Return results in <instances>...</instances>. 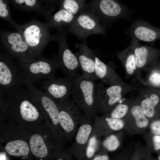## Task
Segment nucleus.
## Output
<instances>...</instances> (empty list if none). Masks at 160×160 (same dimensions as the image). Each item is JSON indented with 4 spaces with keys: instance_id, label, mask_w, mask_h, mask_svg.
I'll return each mask as SVG.
<instances>
[{
    "instance_id": "37",
    "label": "nucleus",
    "mask_w": 160,
    "mask_h": 160,
    "mask_svg": "<svg viewBox=\"0 0 160 160\" xmlns=\"http://www.w3.org/2000/svg\"><path fill=\"white\" fill-rule=\"evenodd\" d=\"M158 159L159 160H160V155L158 157Z\"/></svg>"
},
{
    "instance_id": "6",
    "label": "nucleus",
    "mask_w": 160,
    "mask_h": 160,
    "mask_svg": "<svg viewBox=\"0 0 160 160\" xmlns=\"http://www.w3.org/2000/svg\"><path fill=\"white\" fill-rule=\"evenodd\" d=\"M95 81L84 79L81 75L74 79L70 95L76 105L84 113L95 114L98 111Z\"/></svg>"
},
{
    "instance_id": "10",
    "label": "nucleus",
    "mask_w": 160,
    "mask_h": 160,
    "mask_svg": "<svg viewBox=\"0 0 160 160\" xmlns=\"http://www.w3.org/2000/svg\"><path fill=\"white\" fill-rule=\"evenodd\" d=\"M57 101L58 119L64 137L71 140L75 136L82 114L72 99Z\"/></svg>"
},
{
    "instance_id": "9",
    "label": "nucleus",
    "mask_w": 160,
    "mask_h": 160,
    "mask_svg": "<svg viewBox=\"0 0 160 160\" xmlns=\"http://www.w3.org/2000/svg\"><path fill=\"white\" fill-rule=\"evenodd\" d=\"M138 89L135 85H114L105 87L102 82L96 84L97 103L98 111H111L120 102L126 93Z\"/></svg>"
},
{
    "instance_id": "36",
    "label": "nucleus",
    "mask_w": 160,
    "mask_h": 160,
    "mask_svg": "<svg viewBox=\"0 0 160 160\" xmlns=\"http://www.w3.org/2000/svg\"><path fill=\"white\" fill-rule=\"evenodd\" d=\"M84 5L85 4V0H79Z\"/></svg>"
},
{
    "instance_id": "17",
    "label": "nucleus",
    "mask_w": 160,
    "mask_h": 160,
    "mask_svg": "<svg viewBox=\"0 0 160 160\" xmlns=\"http://www.w3.org/2000/svg\"><path fill=\"white\" fill-rule=\"evenodd\" d=\"M78 51L75 54L82 73L81 76L87 80L95 81L97 79L95 73V55L88 46L86 40L76 44Z\"/></svg>"
},
{
    "instance_id": "23",
    "label": "nucleus",
    "mask_w": 160,
    "mask_h": 160,
    "mask_svg": "<svg viewBox=\"0 0 160 160\" xmlns=\"http://www.w3.org/2000/svg\"><path fill=\"white\" fill-rule=\"evenodd\" d=\"M4 149L9 155L17 157L26 156L31 152L29 143L19 138L7 142Z\"/></svg>"
},
{
    "instance_id": "7",
    "label": "nucleus",
    "mask_w": 160,
    "mask_h": 160,
    "mask_svg": "<svg viewBox=\"0 0 160 160\" xmlns=\"http://www.w3.org/2000/svg\"><path fill=\"white\" fill-rule=\"evenodd\" d=\"M17 67L25 76L33 83H39L42 80L56 78L57 69L51 58L42 56L31 60H15Z\"/></svg>"
},
{
    "instance_id": "12",
    "label": "nucleus",
    "mask_w": 160,
    "mask_h": 160,
    "mask_svg": "<svg viewBox=\"0 0 160 160\" xmlns=\"http://www.w3.org/2000/svg\"><path fill=\"white\" fill-rule=\"evenodd\" d=\"M25 75L14 60L4 52H0V91L8 93L12 89L21 86Z\"/></svg>"
},
{
    "instance_id": "15",
    "label": "nucleus",
    "mask_w": 160,
    "mask_h": 160,
    "mask_svg": "<svg viewBox=\"0 0 160 160\" xmlns=\"http://www.w3.org/2000/svg\"><path fill=\"white\" fill-rule=\"evenodd\" d=\"M74 78L68 77L45 80L41 86L47 94L54 100H59L68 98L74 84Z\"/></svg>"
},
{
    "instance_id": "18",
    "label": "nucleus",
    "mask_w": 160,
    "mask_h": 160,
    "mask_svg": "<svg viewBox=\"0 0 160 160\" xmlns=\"http://www.w3.org/2000/svg\"><path fill=\"white\" fill-rule=\"evenodd\" d=\"M139 42L133 39L130 42L133 46L138 74L142 70L150 67L160 55V50L146 45H141Z\"/></svg>"
},
{
    "instance_id": "8",
    "label": "nucleus",
    "mask_w": 160,
    "mask_h": 160,
    "mask_svg": "<svg viewBox=\"0 0 160 160\" xmlns=\"http://www.w3.org/2000/svg\"><path fill=\"white\" fill-rule=\"evenodd\" d=\"M0 39L4 52L13 60H25L38 58L18 31L1 30Z\"/></svg>"
},
{
    "instance_id": "32",
    "label": "nucleus",
    "mask_w": 160,
    "mask_h": 160,
    "mask_svg": "<svg viewBox=\"0 0 160 160\" xmlns=\"http://www.w3.org/2000/svg\"><path fill=\"white\" fill-rule=\"evenodd\" d=\"M151 129L152 132L156 135H160V120L153 122L151 125Z\"/></svg>"
},
{
    "instance_id": "16",
    "label": "nucleus",
    "mask_w": 160,
    "mask_h": 160,
    "mask_svg": "<svg viewBox=\"0 0 160 160\" xmlns=\"http://www.w3.org/2000/svg\"><path fill=\"white\" fill-rule=\"evenodd\" d=\"M132 39L138 42H153L160 39V28L156 27L143 20L134 21L125 31Z\"/></svg>"
},
{
    "instance_id": "31",
    "label": "nucleus",
    "mask_w": 160,
    "mask_h": 160,
    "mask_svg": "<svg viewBox=\"0 0 160 160\" xmlns=\"http://www.w3.org/2000/svg\"><path fill=\"white\" fill-rule=\"evenodd\" d=\"M109 127L112 130L115 131L121 129L124 127V124L121 119L107 117L105 119Z\"/></svg>"
},
{
    "instance_id": "30",
    "label": "nucleus",
    "mask_w": 160,
    "mask_h": 160,
    "mask_svg": "<svg viewBox=\"0 0 160 160\" xmlns=\"http://www.w3.org/2000/svg\"><path fill=\"white\" fill-rule=\"evenodd\" d=\"M120 144L119 139L114 135H111L107 137L102 143L104 148L109 151H115L119 147Z\"/></svg>"
},
{
    "instance_id": "20",
    "label": "nucleus",
    "mask_w": 160,
    "mask_h": 160,
    "mask_svg": "<svg viewBox=\"0 0 160 160\" xmlns=\"http://www.w3.org/2000/svg\"><path fill=\"white\" fill-rule=\"evenodd\" d=\"M116 55L124 68L126 78L137 77L138 72L132 43L125 49L117 52Z\"/></svg>"
},
{
    "instance_id": "35",
    "label": "nucleus",
    "mask_w": 160,
    "mask_h": 160,
    "mask_svg": "<svg viewBox=\"0 0 160 160\" xmlns=\"http://www.w3.org/2000/svg\"><path fill=\"white\" fill-rule=\"evenodd\" d=\"M109 159L108 156L107 155H97L94 156L93 160H108Z\"/></svg>"
},
{
    "instance_id": "26",
    "label": "nucleus",
    "mask_w": 160,
    "mask_h": 160,
    "mask_svg": "<svg viewBox=\"0 0 160 160\" xmlns=\"http://www.w3.org/2000/svg\"><path fill=\"white\" fill-rule=\"evenodd\" d=\"M60 9H64L76 16L82 9L85 5L79 0H59Z\"/></svg>"
},
{
    "instance_id": "11",
    "label": "nucleus",
    "mask_w": 160,
    "mask_h": 160,
    "mask_svg": "<svg viewBox=\"0 0 160 160\" xmlns=\"http://www.w3.org/2000/svg\"><path fill=\"white\" fill-rule=\"evenodd\" d=\"M65 29L67 33L84 40L91 35L106 34L105 28L92 14L83 9L76 15L72 23Z\"/></svg>"
},
{
    "instance_id": "1",
    "label": "nucleus",
    "mask_w": 160,
    "mask_h": 160,
    "mask_svg": "<svg viewBox=\"0 0 160 160\" xmlns=\"http://www.w3.org/2000/svg\"><path fill=\"white\" fill-rule=\"evenodd\" d=\"M7 94L8 97L3 107L21 127L31 131L36 130L44 117L29 91L21 85Z\"/></svg>"
},
{
    "instance_id": "3",
    "label": "nucleus",
    "mask_w": 160,
    "mask_h": 160,
    "mask_svg": "<svg viewBox=\"0 0 160 160\" xmlns=\"http://www.w3.org/2000/svg\"><path fill=\"white\" fill-rule=\"evenodd\" d=\"M22 35L31 50L37 58L41 56V54L46 46L54 40L51 35L49 28L46 22L36 19H32L27 23L17 24L15 28Z\"/></svg>"
},
{
    "instance_id": "5",
    "label": "nucleus",
    "mask_w": 160,
    "mask_h": 160,
    "mask_svg": "<svg viewBox=\"0 0 160 160\" xmlns=\"http://www.w3.org/2000/svg\"><path fill=\"white\" fill-rule=\"evenodd\" d=\"M57 29V32L53 36L54 40L58 45V52L57 56L52 55V58L57 68L60 69L68 76L75 78L81 75L78 71L80 68L79 61L67 44V32L65 28H61Z\"/></svg>"
},
{
    "instance_id": "14",
    "label": "nucleus",
    "mask_w": 160,
    "mask_h": 160,
    "mask_svg": "<svg viewBox=\"0 0 160 160\" xmlns=\"http://www.w3.org/2000/svg\"><path fill=\"white\" fill-rule=\"evenodd\" d=\"M95 114H82L79 126L76 135L75 140L71 153L78 158L85 156L86 147L88 140L95 126L97 121Z\"/></svg>"
},
{
    "instance_id": "13",
    "label": "nucleus",
    "mask_w": 160,
    "mask_h": 160,
    "mask_svg": "<svg viewBox=\"0 0 160 160\" xmlns=\"http://www.w3.org/2000/svg\"><path fill=\"white\" fill-rule=\"evenodd\" d=\"M29 137V144L31 153L39 159L58 157L62 152L61 140L58 139L52 140L46 135L38 132L37 129Z\"/></svg>"
},
{
    "instance_id": "24",
    "label": "nucleus",
    "mask_w": 160,
    "mask_h": 160,
    "mask_svg": "<svg viewBox=\"0 0 160 160\" xmlns=\"http://www.w3.org/2000/svg\"><path fill=\"white\" fill-rule=\"evenodd\" d=\"M130 108L131 113L135 119L136 126L140 129L147 126L149 120L141 107L140 98L135 101H132Z\"/></svg>"
},
{
    "instance_id": "21",
    "label": "nucleus",
    "mask_w": 160,
    "mask_h": 160,
    "mask_svg": "<svg viewBox=\"0 0 160 160\" xmlns=\"http://www.w3.org/2000/svg\"><path fill=\"white\" fill-rule=\"evenodd\" d=\"M16 8L27 12H35L43 16L49 20L51 16L52 12L48 10L42 2L38 0H9Z\"/></svg>"
},
{
    "instance_id": "28",
    "label": "nucleus",
    "mask_w": 160,
    "mask_h": 160,
    "mask_svg": "<svg viewBox=\"0 0 160 160\" xmlns=\"http://www.w3.org/2000/svg\"><path fill=\"white\" fill-rule=\"evenodd\" d=\"M9 0H0V17L15 28L17 24L12 19L9 5Z\"/></svg>"
},
{
    "instance_id": "22",
    "label": "nucleus",
    "mask_w": 160,
    "mask_h": 160,
    "mask_svg": "<svg viewBox=\"0 0 160 160\" xmlns=\"http://www.w3.org/2000/svg\"><path fill=\"white\" fill-rule=\"evenodd\" d=\"M76 16L64 9H60L46 23L49 28H66L72 23Z\"/></svg>"
},
{
    "instance_id": "25",
    "label": "nucleus",
    "mask_w": 160,
    "mask_h": 160,
    "mask_svg": "<svg viewBox=\"0 0 160 160\" xmlns=\"http://www.w3.org/2000/svg\"><path fill=\"white\" fill-rule=\"evenodd\" d=\"M154 68L150 67L142 70L148 73L146 74L145 78H137L145 85L153 88L160 87V69Z\"/></svg>"
},
{
    "instance_id": "2",
    "label": "nucleus",
    "mask_w": 160,
    "mask_h": 160,
    "mask_svg": "<svg viewBox=\"0 0 160 160\" xmlns=\"http://www.w3.org/2000/svg\"><path fill=\"white\" fill-rule=\"evenodd\" d=\"M25 86L41 112L47 127L58 139L61 140L64 135L58 119L57 101L46 92L39 89L31 81L27 82Z\"/></svg>"
},
{
    "instance_id": "29",
    "label": "nucleus",
    "mask_w": 160,
    "mask_h": 160,
    "mask_svg": "<svg viewBox=\"0 0 160 160\" xmlns=\"http://www.w3.org/2000/svg\"><path fill=\"white\" fill-rule=\"evenodd\" d=\"M132 102L125 101L119 103L111 111V117L118 119L123 118L129 110Z\"/></svg>"
},
{
    "instance_id": "4",
    "label": "nucleus",
    "mask_w": 160,
    "mask_h": 160,
    "mask_svg": "<svg viewBox=\"0 0 160 160\" xmlns=\"http://www.w3.org/2000/svg\"><path fill=\"white\" fill-rule=\"evenodd\" d=\"M83 9L92 14L105 28L117 20L130 18L128 9L117 0H92Z\"/></svg>"
},
{
    "instance_id": "33",
    "label": "nucleus",
    "mask_w": 160,
    "mask_h": 160,
    "mask_svg": "<svg viewBox=\"0 0 160 160\" xmlns=\"http://www.w3.org/2000/svg\"><path fill=\"white\" fill-rule=\"evenodd\" d=\"M59 0H44L45 7L48 10L52 12L55 8V4Z\"/></svg>"
},
{
    "instance_id": "19",
    "label": "nucleus",
    "mask_w": 160,
    "mask_h": 160,
    "mask_svg": "<svg viewBox=\"0 0 160 160\" xmlns=\"http://www.w3.org/2000/svg\"><path fill=\"white\" fill-rule=\"evenodd\" d=\"M95 60V73L97 79L110 86L129 84L123 80L113 68L103 62L96 55Z\"/></svg>"
},
{
    "instance_id": "34",
    "label": "nucleus",
    "mask_w": 160,
    "mask_h": 160,
    "mask_svg": "<svg viewBox=\"0 0 160 160\" xmlns=\"http://www.w3.org/2000/svg\"><path fill=\"white\" fill-rule=\"evenodd\" d=\"M153 141L154 150L157 151L160 149V135H154L153 137Z\"/></svg>"
},
{
    "instance_id": "27",
    "label": "nucleus",
    "mask_w": 160,
    "mask_h": 160,
    "mask_svg": "<svg viewBox=\"0 0 160 160\" xmlns=\"http://www.w3.org/2000/svg\"><path fill=\"white\" fill-rule=\"evenodd\" d=\"M97 130L96 125L86 147L85 155L87 159L93 157L98 148L99 142Z\"/></svg>"
}]
</instances>
